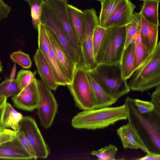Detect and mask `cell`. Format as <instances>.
<instances>
[{
	"instance_id": "obj_14",
	"label": "cell",
	"mask_w": 160,
	"mask_h": 160,
	"mask_svg": "<svg viewBox=\"0 0 160 160\" xmlns=\"http://www.w3.org/2000/svg\"><path fill=\"white\" fill-rule=\"evenodd\" d=\"M135 8L130 0H122L101 27L106 28L126 26L132 19Z\"/></svg>"
},
{
	"instance_id": "obj_41",
	"label": "cell",
	"mask_w": 160,
	"mask_h": 160,
	"mask_svg": "<svg viewBox=\"0 0 160 160\" xmlns=\"http://www.w3.org/2000/svg\"><path fill=\"white\" fill-rule=\"evenodd\" d=\"M2 63L1 61V60H0V72H2Z\"/></svg>"
},
{
	"instance_id": "obj_40",
	"label": "cell",
	"mask_w": 160,
	"mask_h": 160,
	"mask_svg": "<svg viewBox=\"0 0 160 160\" xmlns=\"http://www.w3.org/2000/svg\"><path fill=\"white\" fill-rule=\"evenodd\" d=\"M7 98H5L0 103V128H6L3 122V116L6 104Z\"/></svg>"
},
{
	"instance_id": "obj_45",
	"label": "cell",
	"mask_w": 160,
	"mask_h": 160,
	"mask_svg": "<svg viewBox=\"0 0 160 160\" xmlns=\"http://www.w3.org/2000/svg\"><path fill=\"white\" fill-rule=\"evenodd\" d=\"M97 0L100 1L101 0Z\"/></svg>"
},
{
	"instance_id": "obj_44",
	"label": "cell",
	"mask_w": 160,
	"mask_h": 160,
	"mask_svg": "<svg viewBox=\"0 0 160 160\" xmlns=\"http://www.w3.org/2000/svg\"><path fill=\"white\" fill-rule=\"evenodd\" d=\"M25 1H26V2H28V0H23Z\"/></svg>"
},
{
	"instance_id": "obj_30",
	"label": "cell",
	"mask_w": 160,
	"mask_h": 160,
	"mask_svg": "<svg viewBox=\"0 0 160 160\" xmlns=\"http://www.w3.org/2000/svg\"><path fill=\"white\" fill-rule=\"evenodd\" d=\"M135 70L149 55L146 47L142 42L139 32L135 40Z\"/></svg>"
},
{
	"instance_id": "obj_35",
	"label": "cell",
	"mask_w": 160,
	"mask_h": 160,
	"mask_svg": "<svg viewBox=\"0 0 160 160\" xmlns=\"http://www.w3.org/2000/svg\"><path fill=\"white\" fill-rule=\"evenodd\" d=\"M134 102L138 110L141 113H148L154 110V106L150 102L138 99H134Z\"/></svg>"
},
{
	"instance_id": "obj_34",
	"label": "cell",
	"mask_w": 160,
	"mask_h": 160,
	"mask_svg": "<svg viewBox=\"0 0 160 160\" xmlns=\"http://www.w3.org/2000/svg\"><path fill=\"white\" fill-rule=\"evenodd\" d=\"M16 135L21 143L32 157L33 159H37L38 158L35 150L31 143L25 136L24 134L18 130L16 131Z\"/></svg>"
},
{
	"instance_id": "obj_4",
	"label": "cell",
	"mask_w": 160,
	"mask_h": 160,
	"mask_svg": "<svg viewBox=\"0 0 160 160\" xmlns=\"http://www.w3.org/2000/svg\"><path fill=\"white\" fill-rule=\"evenodd\" d=\"M130 81V90L143 92L160 85V42L139 65Z\"/></svg>"
},
{
	"instance_id": "obj_33",
	"label": "cell",
	"mask_w": 160,
	"mask_h": 160,
	"mask_svg": "<svg viewBox=\"0 0 160 160\" xmlns=\"http://www.w3.org/2000/svg\"><path fill=\"white\" fill-rule=\"evenodd\" d=\"M105 30V28L100 26L99 25L96 26L94 29L92 42L94 58L101 42Z\"/></svg>"
},
{
	"instance_id": "obj_32",
	"label": "cell",
	"mask_w": 160,
	"mask_h": 160,
	"mask_svg": "<svg viewBox=\"0 0 160 160\" xmlns=\"http://www.w3.org/2000/svg\"><path fill=\"white\" fill-rule=\"evenodd\" d=\"M10 58L23 68H28L31 66L32 62L29 55L21 50L12 52Z\"/></svg>"
},
{
	"instance_id": "obj_11",
	"label": "cell",
	"mask_w": 160,
	"mask_h": 160,
	"mask_svg": "<svg viewBox=\"0 0 160 160\" xmlns=\"http://www.w3.org/2000/svg\"><path fill=\"white\" fill-rule=\"evenodd\" d=\"M40 22L52 32L57 41L77 66L74 52L69 42L51 9L44 2Z\"/></svg>"
},
{
	"instance_id": "obj_20",
	"label": "cell",
	"mask_w": 160,
	"mask_h": 160,
	"mask_svg": "<svg viewBox=\"0 0 160 160\" xmlns=\"http://www.w3.org/2000/svg\"><path fill=\"white\" fill-rule=\"evenodd\" d=\"M135 40H132L125 48L120 62L122 77L126 80L129 78L136 71Z\"/></svg>"
},
{
	"instance_id": "obj_12",
	"label": "cell",
	"mask_w": 160,
	"mask_h": 160,
	"mask_svg": "<svg viewBox=\"0 0 160 160\" xmlns=\"http://www.w3.org/2000/svg\"><path fill=\"white\" fill-rule=\"evenodd\" d=\"M18 130L24 134L30 142L38 158H46L48 150L34 119L29 116L23 117Z\"/></svg>"
},
{
	"instance_id": "obj_7",
	"label": "cell",
	"mask_w": 160,
	"mask_h": 160,
	"mask_svg": "<svg viewBox=\"0 0 160 160\" xmlns=\"http://www.w3.org/2000/svg\"><path fill=\"white\" fill-rule=\"evenodd\" d=\"M67 87L78 108L83 110L95 109L93 94L83 67H76L71 83Z\"/></svg>"
},
{
	"instance_id": "obj_6",
	"label": "cell",
	"mask_w": 160,
	"mask_h": 160,
	"mask_svg": "<svg viewBox=\"0 0 160 160\" xmlns=\"http://www.w3.org/2000/svg\"><path fill=\"white\" fill-rule=\"evenodd\" d=\"M61 27L74 52L77 65L82 66L83 56L81 43L71 22L67 8V0H45Z\"/></svg>"
},
{
	"instance_id": "obj_26",
	"label": "cell",
	"mask_w": 160,
	"mask_h": 160,
	"mask_svg": "<svg viewBox=\"0 0 160 160\" xmlns=\"http://www.w3.org/2000/svg\"><path fill=\"white\" fill-rule=\"evenodd\" d=\"M20 91L16 79H7L0 84V97H12Z\"/></svg>"
},
{
	"instance_id": "obj_36",
	"label": "cell",
	"mask_w": 160,
	"mask_h": 160,
	"mask_svg": "<svg viewBox=\"0 0 160 160\" xmlns=\"http://www.w3.org/2000/svg\"><path fill=\"white\" fill-rule=\"evenodd\" d=\"M16 132L6 128H0V145L12 140L16 136Z\"/></svg>"
},
{
	"instance_id": "obj_9",
	"label": "cell",
	"mask_w": 160,
	"mask_h": 160,
	"mask_svg": "<svg viewBox=\"0 0 160 160\" xmlns=\"http://www.w3.org/2000/svg\"><path fill=\"white\" fill-rule=\"evenodd\" d=\"M85 15V33L81 44L84 68L86 70L92 69L97 65L93 49L92 36L95 27L99 25V18L95 10L92 8L83 11Z\"/></svg>"
},
{
	"instance_id": "obj_5",
	"label": "cell",
	"mask_w": 160,
	"mask_h": 160,
	"mask_svg": "<svg viewBox=\"0 0 160 160\" xmlns=\"http://www.w3.org/2000/svg\"><path fill=\"white\" fill-rule=\"evenodd\" d=\"M126 26L105 28L104 35L95 56L96 65L120 62L125 48Z\"/></svg>"
},
{
	"instance_id": "obj_25",
	"label": "cell",
	"mask_w": 160,
	"mask_h": 160,
	"mask_svg": "<svg viewBox=\"0 0 160 160\" xmlns=\"http://www.w3.org/2000/svg\"><path fill=\"white\" fill-rule=\"evenodd\" d=\"M141 15L140 12H135L129 22L125 26L126 37L125 48L135 40L140 31Z\"/></svg>"
},
{
	"instance_id": "obj_21",
	"label": "cell",
	"mask_w": 160,
	"mask_h": 160,
	"mask_svg": "<svg viewBox=\"0 0 160 160\" xmlns=\"http://www.w3.org/2000/svg\"><path fill=\"white\" fill-rule=\"evenodd\" d=\"M87 77L92 89L95 101V109L109 107L115 103L118 99L108 94L86 70Z\"/></svg>"
},
{
	"instance_id": "obj_43",
	"label": "cell",
	"mask_w": 160,
	"mask_h": 160,
	"mask_svg": "<svg viewBox=\"0 0 160 160\" xmlns=\"http://www.w3.org/2000/svg\"><path fill=\"white\" fill-rule=\"evenodd\" d=\"M140 0V1H145V0ZM158 0V1L160 2V0Z\"/></svg>"
},
{
	"instance_id": "obj_3",
	"label": "cell",
	"mask_w": 160,
	"mask_h": 160,
	"mask_svg": "<svg viewBox=\"0 0 160 160\" xmlns=\"http://www.w3.org/2000/svg\"><path fill=\"white\" fill-rule=\"evenodd\" d=\"M108 94L118 99L130 91L127 80L122 77L120 62L99 64L87 70Z\"/></svg>"
},
{
	"instance_id": "obj_27",
	"label": "cell",
	"mask_w": 160,
	"mask_h": 160,
	"mask_svg": "<svg viewBox=\"0 0 160 160\" xmlns=\"http://www.w3.org/2000/svg\"><path fill=\"white\" fill-rule=\"evenodd\" d=\"M122 0H101V11L99 18V23L102 26L109 17Z\"/></svg>"
},
{
	"instance_id": "obj_42",
	"label": "cell",
	"mask_w": 160,
	"mask_h": 160,
	"mask_svg": "<svg viewBox=\"0 0 160 160\" xmlns=\"http://www.w3.org/2000/svg\"><path fill=\"white\" fill-rule=\"evenodd\" d=\"M6 98L0 97V103L2 101V100Z\"/></svg>"
},
{
	"instance_id": "obj_37",
	"label": "cell",
	"mask_w": 160,
	"mask_h": 160,
	"mask_svg": "<svg viewBox=\"0 0 160 160\" xmlns=\"http://www.w3.org/2000/svg\"><path fill=\"white\" fill-rule=\"evenodd\" d=\"M150 102L154 106V109L160 112V85L156 86L155 90L151 95Z\"/></svg>"
},
{
	"instance_id": "obj_8",
	"label": "cell",
	"mask_w": 160,
	"mask_h": 160,
	"mask_svg": "<svg viewBox=\"0 0 160 160\" xmlns=\"http://www.w3.org/2000/svg\"><path fill=\"white\" fill-rule=\"evenodd\" d=\"M37 84L40 96L38 114L41 124L47 129L52 124L58 111V104L51 90L42 80L37 79Z\"/></svg>"
},
{
	"instance_id": "obj_28",
	"label": "cell",
	"mask_w": 160,
	"mask_h": 160,
	"mask_svg": "<svg viewBox=\"0 0 160 160\" xmlns=\"http://www.w3.org/2000/svg\"><path fill=\"white\" fill-rule=\"evenodd\" d=\"M44 0H28L30 6L32 23L33 27L38 29L40 23L42 7Z\"/></svg>"
},
{
	"instance_id": "obj_17",
	"label": "cell",
	"mask_w": 160,
	"mask_h": 160,
	"mask_svg": "<svg viewBox=\"0 0 160 160\" xmlns=\"http://www.w3.org/2000/svg\"><path fill=\"white\" fill-rule=\"evenodd\" d=\"M0 159L29 160L33 158L16 136L12 140L0 145Z\"/></svg>"
},
{
	"instance_id": "obj_18",
	"label": "cell",
	"mask_w": 160,
	"mask_h": 160,
	"mask_svg": "<svg viewBox=\"0 0 160 160\" xmlns=\"http://www.w3.org/2000/svg\"><path fill=\"white\" fill-rule=\"evenodd\" d=\"M33 59L42 81L50 89L55 91L59 86L55 80L52 71L41 50L38 48Z\"/></svg>"
},
{
	"instance_id": "obj_13",
	"label": "cell",
	"mask_w": 160,
	"mask_h": 160,
	"mask_svg": "<svg viewBox=\"0 0 160 160\" xmlns=\"http://www.w3.org/2000/svg\"><path fill=\"white\" fill-rule=\"evenodd\" d=\"M13 106L17 108L28 111L37 109L40 102V96L35 78L12 97Z\"/></svg>"
},
{
	"instance_id": "obj_10",
	"label": "cell",
	"mask_w": 160,
	"mask_h": 160,
	"mask_svg": "<svg viewBox=\"0 0 160 160\" xmlns=\"http://www.w3.org/2000/svg\"><path fill=\"white\" fill-rule=\"evenodd\" d=\"M38 30V48L42 51L50 65L56 83L59 86L70 84L71 81L64 75L59 68L45 27L41 22Z\"/></svg>"
},
{
	"instance_id": "obj_39",
	"label": "cell",
	"mask_w": 160,
	"mask_h": 160,
	"mask_svg": "<svg viewBox=\"0 0 160 160\" xmlns=\"http://www.w3.org/2000/svg\"><path fill=\"white\" fill-rule=\"evenodd\" d=\"M146 155L138 158V160H160V153L148 151Z\"/></svg>"
},
{
	"instance_id": "obj_24",
	"label": "cell",
	"mask_w": 160,
	"mask_h": 160,
	"mask_svg": "<svg viewBox=\"0 0 160 160\" xmlns=\"http://www.w3.org/2000/svg\"><path fill=\"white\" fill-rule=\"evenodd\" d=\"M23 117L10 104L7 102L3 116V122L6 128H11L15 132L18 130L20 122Z\"/></svg>"
},
{
	"instance_id": "obj_38",
	"label": "cell",
	"mask_w": 160,
	"mask_h": 160,
	"mask_svg": "<svg viewBox=\"0 0 160 160\" xmlns=\"http://www.w3.org/2000/svg\"><path fill=\"white\" fill-rule=\"evenodd\" d=\"M10 10V7L3 0H0V20L7 18Z\"/></svg>"
},
{
	"instance_id": "obj_2",
	"label": "cell",
	"mask_w": 160,
	"mask_h": 160,
	"mask_svg": "<svg viewBox=\"0 0 160 160\" xmlns=\"http://www.w3.org/2000/svg\"><path fill=\"white\" fill-rule=\"evenodd\" d=\"M127 119L124 104L117 107L83 110L73 118L71 124L76 128L93 130L104 128L118 121Z\"/></svg>"
},
{
	"instance_id": "obj_31",
	"label": "cell",
	"mask_w": 160,
	"mask_h": 160,
	"mask_svg": "<svg viewBox=\"0 0 160 160\" xmlns=\"http://www.w3.org/2000/svg\"><path fill=\"white\" fill-rule=\"evenodd\" d=\"M36 71L21 70L18 73L16 80L20 91L29 84L34 79Z\"/></svg>"
},
{
	"instance_id": "obj_15",
	"label": "cell",
	"mask_w": 160,
	"mask_h": 160,
	"mask_svg": "<svg viewBox=\"0 0 160 160\" xmlns=\"http://www.w3.org/2000/svg\"><path fill=\"white\" fill-rule=\"evenodd\" d=\"M44 26L54 51L59 67L64 75L71 81L76 65L58 43L51 31Z\"/></svg>"
},
{
	"instance_id": "obj_29",
	"label": "cell",
	"mask_w": 160,
	"mask_h": 160,
	"mask_svg": "<svg viewBox=\"0 0 160 160\" xmlns=\"http://www.w3.org/2000/svg\"><path fill=\"white\" fill-rule=\"evenodd\" d=\"M118 150L116 146L110 144L99 150L92 151L91 154L96 156L98 160H114Z\"/></svg>"
},
{
	"instance_id": "obj_23",
	"label": "cell",
	"mask_w": 160,
	"mask_h": 160,
	"mask_svg": "<svg viewBox=\"0 0 160 160\" xmlns=\"http://www.w3.org/2000/svg\"><path fill=\"white\" fill-rule=\"evenodd\" d=\"M160 1L156 0L143 1L140 13L148 22L159 26L158 8Z\"/></svg>"
},
{
	"instance_id": "obj_16",
	"label": "cell",
	"mask_w": 160,
	"mask_h": 160,
	"mask_svg": "<svg viewBox=\"0 0 160 160\" xmlns=\"http://www.w3.org/2000/svg\"><path fill=\"white\" fill-rule=\"evenodd\" d=\"M124 148L141 149L147 153L148 151L136 130L128 123L117 130Z\"/></svg>"
},
{
	"instance_id": "obj_19",
	"label": "cell",
	"mask_w": 160,
	"mask_h": 160,
	"mask_svg": "<svg viewBox=\"0 0 160 160\" xmlns=\"http://www.w3.org/2000/svg\"><path fill=\"white\" fill-rule=\"evenodd\" d=\"M158 26L147 21L141 16L139 35L142 43L146 47L149 55L154 50L157 43Z\"/></svg>"
},
{
	"instance_id": "obj_22",
	"label": "cell",
	"mask_w": 160,
	"mask_h": 160,
	"mask_svg": "<svg viewBox=\"0 0 160 160\" xmlns=\"http://www.w3.org/2000/svg\"><path fill=\"white\" fill-rule=\"evenodd\" d=\"M67 8L72 25L81 45L85 37L86 29L84 12L81 10L68 4Z\"/></svg>"
},
{
	"instance_id": "obj_1",
	"label": "cell",
	"mask_w": 160,
	"mask_h": 160,
	"mask_svg": "<svg viewBox=\"0 0 160 160\" xmlns=\"http://www.w3.org/2000/svg\"><path fill=\"white\" fill-rule=\"evenodd\" d=\"M127 119L136 130L148 151L160 153V112L154 109L141 113L134 99L128 97L124 103Z\"/></svg>"
}]
</instances>
